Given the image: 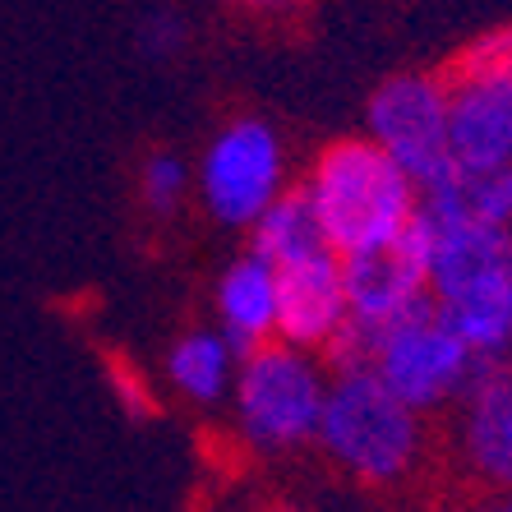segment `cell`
Instances as JSON below:
<instances>
[{
    "mask_svg": "<svg viewBox=\"0 0 512 512\" xmlns=\"http://www.w3.org/2000/svg\"><path fill=\"white\" fill-rule=\"evenodd\" d=\"M342 282L356 328H379L429 300V227L420 208L397 236L342 254Z\"/></svg>",
    "mask_w": 512,
    "mask_h": 512,
    "instance_id": "cell-7",
    "label": "cell"
},
{
    "mask_svg": "<svg viewBox=\"0 0 512 512\" xmlns=\"http://www.w3.org/2000/svg\"><path fill=\"white\" fill-rule=\"evenodd\" d=\"M245 5H259V10H282V5H296V0H245Z\"/></svg>",
    "mask_w": 512,
    "mask_h": 512,
    "instance_id": "cell-19",
    "label": "cell"
},
{
    "mask_svg": "<svg viewBox=\"0 0 512 512\" xmlns=\"http://www.w3.org/2000/svg\"><path fill=\"white\" fill-rule=\"evenodd\" d=\"M107 374H111V393H116V402H120V411H125V416H130V420H153L157 416L153 388H148V379L134 370L130 360H111Z\"/></svg>",
    "mask_w": 512,
    "mask_h": 512,
    "instance_id": "cell-17",
    "label": "cell"
},
{
    "mask_svg": "<svg viewBox=\"0 0 512 512\" xmlns=\"http://www.w3.org/2000/svg\"><path fill=\"white\" fill-rule=\"evenodd\" d=\"M370 139L420 190L457 167L448 139V84L443 74H393L370 97Z\"/></svg>",
    "mask_w": 512,
    "mask_h": 512,
    "instance_id": "cell-6",
    "label": "cell"
},
{
    "mask_svg": "<svg viewBox=\"0 0 512 512\" xmlns=\"http://www.w3.org/2000/svg\"><path fill=\"white\" fill-rule=\"evenodd\" d=\"M457 167H512V84L443 79Z\"/></svg>",
    "mask_w": 512,
    "mask_h": 512,
    "instance_id": "cell-10",
    "label": "cell"
},
{
    "mask_svg": "<svg viewBox=\"0 0 512 512\" xmlns=\"http://www.w3.org/2000/svg\"><path fill=\"white\" fill-rule=\"evenodd\" d=\"M300 190L319 217L323 240L337 254H356L365 245L397 236L420 208V185L370 134L319 148Z\"/></svg>",
    "mask_w": 512,
    "mask_h": 512,
    "instance_id": "cell-3",
    "label": "cell"
},
{
    "mask_svg": "<svg viewBox=\"0 0 512 512\" xmlns=\"http://www.w3.org/2000/svg\"><path fill=\"white\" fill-rule=\"evenodd\" d=\"M286 190V148L259 116H240L208 139L199 157V199L222 227H254V217Z\"/></svg>",
    "mask_w": 512,
    "mask_h": 512,
    "instance_id": "cell-5",
    "label": "cell"
},
{
    "mask_svg": "<svg viewBox=\"0 0 512 512\" xmlns=\"http://www.w3.org/2000/svg\"><path fill=\"white\" fill-rule=\"evenodd\" d=\"M443 79H485V84H512V24H499L489 33L471 37L448 65Z\"/></svg>",
    "mask_w": 512,
    "mask_h": 512,
    "instance_id": "cell-15",
    "label": "cell"
},
{
    "mask_svg": "<svg viewBox=\"0 0 512 512\" xmlns=\"http://www.w3.org/2000/svg\"><path fill=\"white\" fill-rule=\"evenodd\" d=\"M457 453L466 471L489 489L512 494V360L494 356L480 365L462 393L457 420Z\"/></svg>",
    "mask_w": 512,
    "mask_h": 512,
    "instance_id": "cell-9",
    "label": "cell"
},
{
    "mask_svg": "<svg viewBox=\"0 0 512 512\" xmlns=\"http://www.w3.org/2000/svg\"><path fill=\"white\" fill-rule=\"evenodd\" d=\"M217 323L222 333L236 342V351L245 356L250 346L277 337V273L263 254L245 250L227 273L217 277Z\"/></svg>",
    "mask_w": 512,
    "mask_h": 512,
    "instance_id": "cell-11",
    "label": "cell"
},
{
    "mask_svg": "<svg viewBox=\"0 0 512 512\" xmlns=\"http://www.w3.org/2000/svg\"><path fill=\"white\" fill-rule=\"evenodd\" d=\"M314 443L356 485L393 489L425 457V411L402 402L370 365L333 370Z\"/></svg>",
    "mask_w": 512,
    "mask_h": 512,
    "instance_id": "cell-2",
    "label": "cell"
},
{
    "mask_svg": "<svg viewBox=\"0 0 512 512\" xmlns=\"http://www.w3.org/2000/svg\"><path fill=\"white\" fill-rule=\"evenodd\" d=\"M434 305H439V314L453 323L457 337H462L480 360L508 356V346H512V268L480 277V282L462 286V291L434 300Z\"/></svg>",
    "mask_w": 512,
    "mask_h": 512,
    "instance_id": "cell-12",
    "label": "cell"
},
{
    "mask_svg": "<svg viewBox=\"0 0 512 512\" xmlns=\"http://www.w3.org/2000/svg\"><path fill=\"white\" fill-rule=\"evenodd\" d=\"M319 245H328V240H323L319 217H314L305 190H282L250 227V250L263 254L273 268L286 259H300V254L319 250Z\"/></svg>",
    "mask_w": 512,
    "mask_h": 512,
    "instance_id": "cell-14",
    "label": "cell"
},
{
    "mask_svg": "<svg viewBox=\"0 0 512 512\" xmlns=\"http://www.w3.org/2000/svg\"><path fill=\"white\" fill-rule=\"evenodd\" d=\"M277 273V337L300 351H328L337 333L346 328V282H342V254L333 245L286 259Z\"/></svg>",
    "mask_w": 512,
    "mask_h": 512,
    "instance_id": "cell-8",
    "label": "cell"
},
{
    "mask_svg": "<svg viewBox=\"0 0 512 512\" xmlns=\"http://www.w3.org/2000/svg\"><path fill=\"white\" fill-rule=\"evenodd\" d=\"M185 47V24L171 19V14H153L148 24H143V51H153V56H167V51Z\"/></svg>",
    "mask_w": 512,
    "mask_h": 512,
    "instance_id": "cell-18",
    "label": "cell"
},
{
    "mask_svg": "<svg viewBox=\"0 0 512 512\" xmlns=\"http://www.w3.org/2000/svg\"><path fill=\"white\" fill-rule=\"evenodd\" d=\"M508 360H512V346H508Z\"/></svg>",
    "mask_w": 512,
    "mask_h": 512,
    "instance_id": "cell-20",
    "label": "cell"
},
{
    "mask_svg": "<svg viewBox=\"0 0 512 512\" xmlns=\"http://www.w3.org/2000/svg\"><path fill=\"white\" fill-rule=\"evenodd\" d=\"M185 190H190V167H185L176 153L157 148V153L143 157V167H139V194H143V203H148V213L171 217L180 203H185Z\"/></svg>",
    "mask_w": 512,
    "mask_h": 512,
    "instance_id": "cell-16",
    "label": "cell"
},
{
    "mask_svg": "<svg viewBox=\"0 0 512 512\" xmlns=\"http://www.w3.org/2000/svg\"><path fill=\"white\" fill-rule=\"evenodd\" d=\"M236 365H240V351L222 328H190L167 351V383L180 397L213 406L222 397H231Z\"/></svg>",
    "mask_w": 512,
    "mask_h": 512,
    "instance_id": "cell-13",
    "label": "cell"
},
{
    "mask_svg": "<svg viewBox=\"0 0 512 512\" xmlns=\"http://www.w3.org/2000/svg\"><path fill=\"white\" fill-rule=\"evenodd\" d=\"M323 397H328V370L314 360V351H300L282 337L250 346L231 383L236 425L259 453H291L314 443Z\"/></svg>",
    "mask_w": 512,
    "mask_h": 512,
    "instance_id": "cell-4",
    "label": "cell"
},
{
    "mask_svg": "<svg viewBox=\"0 0 512 512\" xmlns=\"http://www.w3.org/2000/svg\"><path fill=\"white\" fill-rule=\"evenodd\" d=\"M333 370H351V365H370L402 402L416 411H439V406L457 402L471 388L485 360L457 337V328L439 314L434 296L411 305L406 314L379 323V328H356L346 319L337 342L323 351Z\"/></svg>",
    "mask_w": 512,
    "mask_h": 512,
    "instance_id": "cell-1",
    "label": "cell"
}]
</instances>
